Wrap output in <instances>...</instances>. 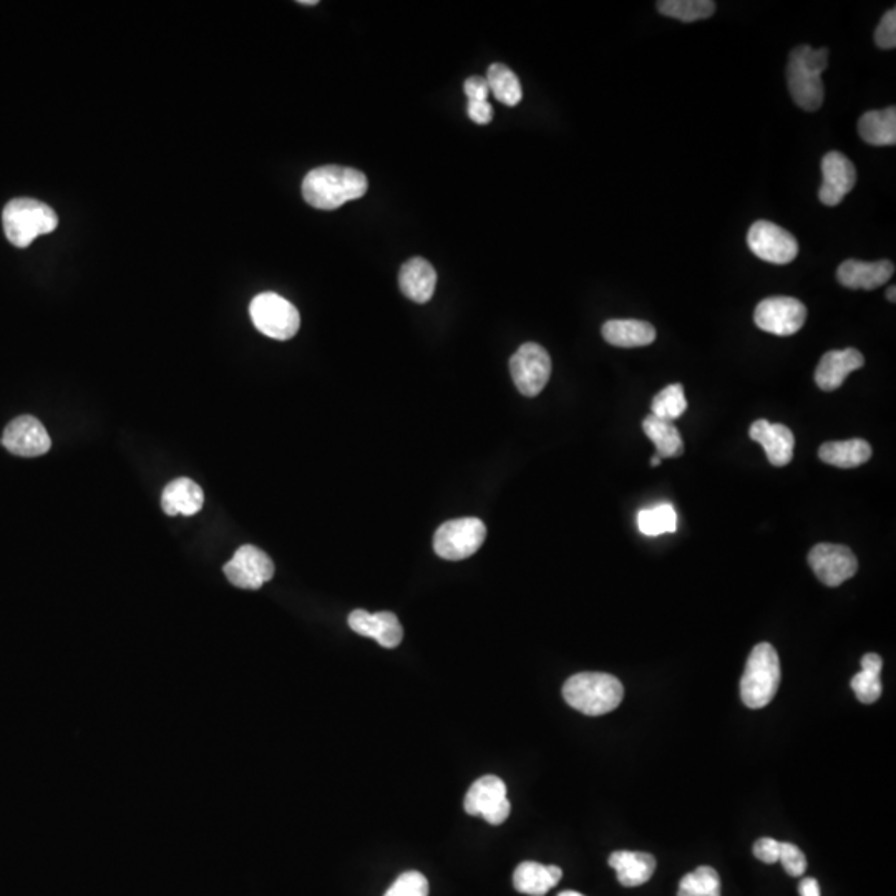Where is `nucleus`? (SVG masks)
<instances>
[{
  "instance_id": "obj_1",
  "label": "nucleus",
  "mask_w": 896,
  "mask_h": 896,
  "mask_svg": "<svg viewBox=\"0 0 896 896\" xmlns=\"http://www.w3.org/2000/svg\"><path fill=\"white\" fill-rule=\"evenodd\" d=\"M369 188L362 171L326 165L309 171L302 181V196L316 210H337L347 201L359 200Z\"/></svg>"
},
{
  "instance_id": "obj_2",
  "label": "nucleus",
  "mask_w": 896,
  "mask_h": 896,
  "mask_svg": "<svg viewBox=\"0 0 896 896\" xmlns=\"http://www.w3.org/2000/svg\"><path fill=\"white\" fill-rule=\"evenodd\" d=\"M828 67V49L815 50L799 45L790 52L787 82L795 105L807 112H817L825 98L822 74Z\"/></svg>"
},
{
  "instance_id": "obj_3",
  "label": "nucleus",
  "mask_w": 896,
  "mask_h": 896,
  "mask_svg": "<svg viewBox=\"0 0 896 896\" xmlns=\"http://www.w3.org/2000/svg\"><path fill=\"white\" fill-rule=\"evenodd\" d=\"M563 697L568 706L586 716H604L621 704L624 687L618 677L606 672H580L565 682Z\"/></svg>"
},
{
  "instance_id": "obj_4",
  "label": "nucleus",
  "mask_w": 896,
  "mask_h": 896,
  "mask_svg": "<svg viewBox=\"0 0 896 896\" xmlns=\"http://www.w3.org/2000/svg\"><path fill=\"white\" fill-rule=\"evenodd\" d=\"M780 686V659L774 646L760 643L752 649L741 679V699L750 709L769 706Z\"/></svg>"
},
{
  "instance_id": "obj_5",
  "label": "nucleus",
  "mask_w": 896,
  "mask_h": 896,
  "mask_svg": "<svg viewBox=\"0 0 896 896\" xmlns=\"http://www.w3.org/2000/svg\"><path fill=\"white\" fill-rule=\"evenodd\" d=\"M2 224L10 243L17 248H27L39 236L52 233L59 224V218L42 201L17 198L5 205Z\"/></svg>"
},
{
  "instance_id": "obj_6",
  "label": "nucleus",
  "mask_w": 896,
  "mask_h": 896,
  "mask_svg": "<svg viewBox=\"0 0 896 896\" xmlns=\"http://www.w3.org/2000/svg\"><path fill=\"white\" fill-rule=\"evenodd\" d=\"M249 314L256 329L276 341H288L298 334L301 326L298 309L279 294H259L251 302Z\"/></svg>"
},
{
  "instance_id": "obj_7",
  "label": "nucleus",
  "mask_w": 896,
  "mask_h": 896,
  "mask_svg": "<svg viewBox=\"0 0 896 896\" xmlns=\"http://www.w3.org/2000/svg\"><path fill=\"white\" fill-rule=\"evenodd\" d=\"M485 538L487 526L480 518H457L435 531L434 550L444 560H465L480 550Z\"/></svg>"
},
{
  "instance_id": "obj_8",
  "label": "nucleus",
  "mask_w": 896,
  "mask_h": 896,
  "mask_svg": "<svg viewBox=\"0 0 896 896\" xmlns=\"http://www.w3.org/2000/svg\"><path fill=\"white\" fill-rule=\"evenodd\" d=\"M807 321V307L799 299L777 296L759 302L755 307V326L779 337L794 336Z\"/></svg>"
},
{
  "instance_id": "obj_9",
  "label": "nucleus",
  "mask_w": 896,
  "mask_h": 896,
  "mask_svg": "<svg viewBox=\"0 0 896 896\" xmlns=\"http://www.w3.org/2000/svg\"><path fill=\"white\" fill-rule=\"evenodd\" d=\"M510 372L523 395L536 397L550 380V354L540 344L526 342L510 359Z\"/></svg>"
},
{
  "instance_id": "obj_10",
  "label": "nucleus",
  "mask_w": 896,
  "mask_h": 896,
  "mask_svg": "<svg viewBox=\"0 0 896 896\" xmlns=\"http://www.w3.org/2000/svg\"><path fill=\"white\" fill-rule=\"evenodd\" d=\"M750 251L765 263L789 264L799 256V243L787 229L770 221H757L747 234Z\"/></svg>"
},
{
  "instance_id": "obj_11",
  "label": "nucleus",
  "mask_w": 896,
  "mask_h": 896,
  "mask_svg": "<svg viewBox=\"0 0 896 896\" xmlns=\"http://www.w3.org/2000/svg\"><path fill=\"white\" fill-rule=\"evenodd\" d=\"M465 812L480 815L492 825H502L512 812L505 782L495 775H485L473 782L465 797Z\"/></svg>"
},
{
  "instance_id": "obj_12",
  "label": "nucleus",
  "mask_w": 896,
  "mask_h": 896,
  "mask_svg": "<svg viewBox=\"0 0 896 896\" xmlns=\"http://www.w3.org/2000/svg\"><path fill=\"white\" fill-rule=\"evenodd\" d=\"M224 575L236 588L259 590L264 583L273 580L274 563L263 550L244 545L224 565Z\"/></svg>"
},
{
  "instance_id": "obj_13",
  "label": "nucleus",
  "mask_w": 896,
  "mask_h": 896,
  "mask_svg": "<svg viewBox=\"0 0 896 896\" xmlns=\"http://www.w3.org/2000/svg\"><path fill=\"white\" fill-rule=\"evenodd\" d=\"M809 565L823 585L837 588L858 571L857 556L847 546L820 543L809 553Z\"/></svg>"
},
{
  "instance_id": "obj_14",
  "label": "nucleus",
  "mask_w": 896,
  "mask_h": 896,
  "mask_svg": "<svg viewBox=\"0 0 896 896\" xmlns=\"http://www.w3.org/2000/svg\"><path fill=\"white\" fill-rule=\"evenodd\" d=\"M2 445L14 455L34 458L49 452L52 440L40 420L24 415L5 427Z\"/></svg>"
},
{
  "instance_id": "obj_15",
  "label": "nucleus",
  "mask_w": 896,
  "mask_h": 896,
  "mask_svg": "<svg viewBox=\"0 0 896 896\" xmlns=\"http://www.w3.org/2000/svg\"><path fill=\"white\" fill-rule=\"evenodd\" d=\"M823 181L819 198L825 206H837L857 183V170L840 151H830L822 160Z\"/></svg>"
},
{
  "instance_id": "obj_16",
  "label": "nucleus",
  "mask_w": 896,
  "mask_h": 896,
  "mask_svg": "<svg viewBox=\"0 0 896 896\" xmlns=\"http://www.w3.org/2000/svg\"><path fill=\"white\" fill-rule=\"evenodd\" d=\"M349 626L354 633L375 639L382 648H397L404 638V628L399 618L389 611L372 614L356 609L349 616Z\"/></svg>"
},
{
  "instance_id": "obj_17",
  "label": "nucleus",
  "mask_w": 896,
  "mask_h": 896,
  "mask_svg": "<svg viewBox=\"0 0 896 896\" xmlns=\"http://www.w3.org/2000/svg\"><path fill=\"white\" fill-rule=\"evenodd\" d=\"M750 439L764 447L774 467H785L794 458L795 439L787 425L770 424L769 420H755L750 425Z\"/></svg>"
},
{
  "instance_id": "obj_18",
  "label": "nucleus",
  "mask_w": 896,
  "mask_h": 896,
  "mask_svg": "<svg viewBox=\"0 0 896 896\" xmlns=\"http://www.w3.org/2000/svg\"><path fill=\"white\" fill-rule=\"evenodd\" d=\"M865 357L857 349H845V351H828L820 359L815 382L823 392H833L842 387L843 382L853 371L862 369Z\"/></svg>"
},
{
  "instance_id": "obj_19",
  "label": "nucleus",
  "mask_w": 896,
  "mask_h": 896,
  "mask_svg": "<svg viewBox=\"0 0 896 896\" xmlns=\"http://www.w3.org/2000/svg\"><path fill=\"white\" fill-rule=\"evenodd\" d=\"M895 273V264L887 259L877 263H865L857 259H847L840 264L837 271V279L842 286L848 289H872L880 288L887 284Z\"/></svg>"
},
{
  "instance_id": "obj_20",
  "label": "nucleus",
  "mask_w": 896,
  "mask_h": 896,
  "mask_svg": "<svg viewBox=\"0 0 896 896\" xmlns=\"http://www.w3.org/2000/svg\"><path fill=\"white\" fill-rule=\"evenodd\" d=\"M400 291L410 301L425 304L434 296L437 273L434 266L424 258H412L404 263L399 274Z\"/></svg>"
},
{
  "instance_id": "obj_21",
  "label": "nucleus",
  "mask_w": 896,
  "mask_h": 896,
  "mask_svg": "<svg viewBox=\"0 0 896 896\" xmlns=\"http://www.w3.org/2000/svg\"><path fill=\"white\" fill-rule=\"evenodd\" d=\"M203 503H205V493L201 490L200 485L193 482L191 478H176L173 482L168 483L161 493V507L170 517L196 515L203 508Z\"/></svg>"
},
{
  "instance_id": "obj_22",
  "label": "nucleus",
  "mask_w": 896,
  "mask_h": 896,
  "mask_svg": "<svg viewBox=\"0 0 896 896\" xmlns=\"http://www.w3.org/2000/svg\"><path fill=\"white\" fill-rule=\"evenodd\" d=\"M609 867L616 870L619 883L623 887H641L644 883H648L656 872V858L651 853L619 850L611 853Z\"/></svg>"
},
{
  "instance_id": "obj_23",
  "label": "nucleus",
  "mask_w": 896,
  "mask_h": 896,
  "mask_svg": "<svg viewBox=\"0 0 896 896\" xmlns=\"http://www.w3.org/2000/svg\"><path fill=\"white\" fill-rule=\"evenodd\" d=\"M563 872L556 865H541L538 862H523L513 873V885L517 892L530 896H545L551 888L560 883Z\"/></svg>"
},
{
  "instance_id": "obj_24",
  "label": "nucleus",
  "mask_w": 896,
  "mask_h": 896,
  "mask_svg": "<svg viewBox=\"0 0 896 896\" xmlns=\"http://www.w3.org/2000/svg\"><path fill=\"white\" fill-rule=\"evenodd\" d=\"M604 341L614 347H644L656 341V329L649 322L638 319H613L601 329Z\"/></svg>"
},
{
  "instance_id": "obj_25",
  "label": "nucleus",
  "mask_w": 896,
  "mask_h": 896,
  "mask_svg": "<svg viewBox=\"0 0 896 896\" xmlns=\"http://www.w3.org/2000/svg\"><path fill=\"white\" fill-rule=\"evenodd\" d=\"M858 133L868 145L893 147L896 143V108L863 113L858 120Z\"/></svg>"
},
{
  "instance_id": "obj_26",
  "label": "nucleus",
  "mask_w": 896,
  "mask_h": 896,
  "mask_svg": "<svg viewBox=\"0 0 896 896\" xmlns=\"http://www.w3.org/2000/svg\"><path fill=\"white\" fill-rule=\"evenodd\" d=\"M819 457L823 463L832 467L857 468L870 460L872 447L863 439L827 442L820 447Z\"/></svg>"
},
{
  "instance_id": "obj_27",
  "label": "nucleus",
  "mask_w": 896,
  "mask_h": 896,
  "mask_svg": "<svg viewBox=\"0 0 896 896\" xmlns=\"http://www.w3.org/2000/svg\"><path fill=\"white\" fill-rule=\"evenodd\" d=\"M862 671L852 679V689L862 704H873L882 696L883 661L878 654H865L862 658Z\"/></svg>"
},
{
  "instance_id": "obj_28",
  "label": "nucleus",
  "mask_w": 896,
  "mask_h": 896,
  "mask_svg": "<svg viewBox=\"0 0 896 896\" xmlns=\"http://www.w3.org/2000/svg\"><path fill=\"white\" fill-rule=\"evenodd\" d=\"M644 434L648 435V439L656 445V452L661 458L681 457L684 453V442H682L679 430L668 420L658 419L654 415H648L643 422Z\"/></svg>"
},
{
  "instance_id": "obj_29",
  "label": "nucleus",
  "mask_w": 896,
  "mask_h": 896,
  "mask_svg": "<svg viewBox=\"0 0 896 896\" xmlns=\"http://www.w3.org/2000/svg\"><path fill=\"white\" fill-rule=\"evenodd\" d=\"M490 87V92L495 95L498 102H502L507 107H515L522 102L523 90L522 83L518 80L517 75L508 69L507 65L492 64L488 67L487 78H485Z\"/></svg>"
},
{
  "instance_id": "obj_30",
  "label": "nucleus",
  "mask_w": 896,
  "mask_h": 896,
  "mask_svg": "<svg viewBox=\"0 0 896 896\" xmlns=\"http://www.w3.org/2000/svg\"><path fill=\"white\" fill-rule=\"evenodd\" d=\"M658 10L681 22H697L709 19L716 12V4L712 0H661Z\"/></svg>"
},
{
  "instance_id": "obj_31",
  "label": "nucleus",
  "mask_w": 896,
  "mask_h": 896,
  "mask_svg": "<svg viewBox=\"0 0 896 896\" xmlns=\"http://www.w3.org/2000/svg\"><path fill=\"white\" fill-rule=\"evenodd\" d=\"M638 528L643 535L659 536L677 530V513L671 503L646 508L638 513Z\"/></svg>"
},
{
  "instance_id": "obj_32",
  "label": "nucleus",
  "mask_w": 896,
  "mask_h": 896,
  "mask_svg": "<svg viewBox=\"0 0 896 896\" xmlns=\"http://www.w3.org/2000/svg\"><path fill=\"white\" fill-rule=\"evenodd\" d=\"M677 896H721V878L712 867H699L679 883Z\"/></svg>"
},
{
  "instance_id": "obj_33",
  "label": "nucleus",
  "mask_w": 896,
  "mask_h": 896,
  "mask_svg": "<svg viewBox=\"0 0 896 896\" xmlns=\"http://www.w3.org/2000/svg\"><path fill=\"white\" fill-rule=\"evenodd\" d=\"M686 410L687 400L684 395V387L681 384L668 385L654 397L653 404H651V415L658 419L668 420V422L679 419Z\"/></svg>"
},
{
  "instance_id": "obj_34",
  "label": "nucleus",
  "mask_w": 896,
  "mask_h": 896,
  "mask_svg": "<svg viewBox=\"0 0 896 896\" xmlns=\"http://www.w3.org/2000/svg\"><path fill=\"white\" fill-rule=\"evenodd\" d=\"M385 896H429V882L419 872H405L400 875Z\"/></svg>"
},
{
  "instance_id": "obj_35",
  "label": "nucleus",
  "mask_w": 896,
  "mask_h": 896,
  "mask_svg": "<svg viewBox=\"0 0 896 896\" xmlns=\"http://www.w3.org/2000/svg\"><path fill=\"white\" fill-rule=\"evenodd\" d=\"M779 862L790 877H802L807 870V858L794 843L780 842Z\"/></svg>"
},
{
  "instance_id": "obj_36",
  "label": "nucleus",
  "mask_w": 896,
  "mask_h": 896,
  "mask_svg": "<svg viewBox=\"0 0 896 896\" xmlns=\"http://www.w3.org/2000/svg\"><path fill=\"white\" fill-rule=\"evenodd\" d=\"M875 44L883 50H892L896 47V10H888L880 20L875 30Z\"/></svg>"
},
{
  "instance_id": "obj_37",
  "label": "nucleus",
  "mask_w": 896,
  "mask_h": 896,
  "mask_svg": "<svg viewBox=\"0 0 896 896\" xmlns=\"http://www.w3.org/2000/svg\"><path fill=\"white\" fill-rule=\"evenodd\" d=\"M754 855L759 858L760 862L767 863V865L777 863L779 862L780 842L770 837L759 838L754 843Z\"/></svg>"
},
{
  "instance_id": "obj_38",
  "label": "nucleus",
  "mask_w": 896,
  "mask_h": 896,
  "mask_svg": "<svg viewBox=\"0 0 896 896\" xmlns=\"http://www.w3.org/2000/svg\"><path fill=\"white\" fill-rule=\"evenodd\" d=\"M463 87H465V95H467L468 102H485V100H488L490 87H488L485 78L478 77V75L468 77Z\"/></svg>"
},
{
  "instance_id": "obj_39",
  "label": "nucleus",
  "mask_w": 896,
  "mask_h": 896,
  "mask_svg": "<svg viewBox=\"0 0 896 896\" xmlns=\"http://www.w3.org/2000/svg\"><path fill=\"white\" fill-rule=\"evenodd\" d=\"M468 117L477 125H488L492 122L493 108L488 100L485 102H468Z\"/></svg>"
},
{
  "instance_id": "obj_40",
  "label": "nucleus",
  "mask_w": 896,
  "mask_h": 896,
  "mask_svg": "<svg viewBox=\"0 0 896 896\" xmlns=\"http://www.w3.org/2000/svg\"><path fill=\"white\" fill-rule=\"evenodd\" d=\"M800 896H820L819 882L815 878H804L799 885Z\"/></svg>"
},
{
  "instance_id": "obj_41",
  "label": "nucleus",
  "mask_w": 896,
  "mask_h": 896,
  "mask_svg": "<svg viewBox=\"0 0 896 896\" xmlns=\"http://www.w3.org/2000/svg\"><path fill=\"white\" fill-rule=\"evenodd\" d=\"M888 301L895 302L896 301V288L895 286H890L887 291Z\"/></svg>"
},
{
  "instance_id": "obj_42",
  "label": "nucleus",
  "mask_w": 896,
  "mask_h": 896,
  "mask_svg": "<svg viewBox=\"0 0 896 896\" xmlns=\"http://www.w3.org/2000/svg\"><path fill=\"white\" fill-rule=\"evenodd\" d=\"M661 460H663V458L659 457L658 453H656V455L651 458V467H658L659 463H661Z\"/></svg>"
},
{
  "instance_id": "obj_43",
  "label": "nucleus",
  "mask_w": 896,
  "mask_h": 896,
  "mask_svg": "<svg viewBox=\"0 0 896 896\" xmlns=\"http://www.w3.org/2000/svg\"><path fill=\"white\" fill-rule=\"evenodd\" d=\"M301 5H317V0H301Z\"/></svg>"
},
{
  "instance_id": "obj_44",
  "label": "nucleus",
  "mask_w": 896,
  "mask_h": 896,
  "mask_svg": "<svg viewBox=\"0 0 896 896\" xmlns=\"http://www.w3.org/2000/svg\"><path fill=\"white\" fill-rule=\"evenodd\" d=\"M558 896H585V895H581V893H578V892H563V893H560V895H558Z\"/></svg>"
}]
</instances>
